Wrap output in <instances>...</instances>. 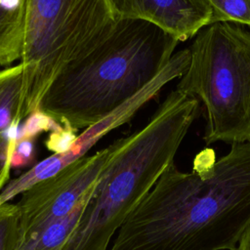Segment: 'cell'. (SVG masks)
Wrapping results in <instances>:
<instances>
[{
	"label": "cell",
	"mask_w": 250,
	"mask_h": 250,
	"mask_svg": "<svg viewBox=\"0 0 250 250\" xmlns=\"http://www.w3.org/2000/svg\"><path fill=\"white\" fill-rule=\"evenodd\" d=\"M116 19L149 21L186 41L216 21L208 0H110Z\"/></svg>",
	"instance_id": "7"
},
{
	"label": "cell",
	"mask_w": 250,
	"mask_h": 250,
	"mask_svg": "<svg viewBox=\"0 0 250 250\" xmlns=\"http://www.w3.org/2000/svg\"><path fill=\"white\" fill-rule=\"evenodd\" d=\"M16 138L0 134V192L8 184L12 169V157L17 144Z\"/></svg>",
	"instance_id": "14"
},
{
	"label": "cell",
	"mask_w": 250,
	"mask_h": 250,
	"mask_svg": "<svg viewBox=\"0 0 250 250\" xmlns=\"http://www.w3.org/2000/svg\"><path fill=\"white\" fill-rule=\"evenodd\" d=\"M216 21H232L250 27V0H208Z\"/></svg>",
	"instance_id": "11"
},
{
	"label": "cell",
	"mask_w": 250,
	"mask_h": 250,
	"mask_svg": "<svg viewBox=\"0 0 250 250\" xmlns=\"http://www.w3.org/2000/svg\"><path fill=\"white\" fill-rule=\"evenodd\" d=\"M76 140L74 130L62 126L50 134L46 141V146L54 153H63L72 148Z\"/></svg>",
	"instance_id": "15"
},
{
	"label": "cell",
	"mask_w": 250,
	"mask_h": 250,
	"mask_svg": "<svg viewBox=\"0 0 250 250\" xmlns=\"http://www.w3.org/2000/svg\"><path fill=\"white\" fill-rule=\"evenodd\" d=\"M19 231V209L14 203L0 206V250H16Z\"/></svg>",
	"instance_id": "12"
},
{
	"label": "cell",
	"mask_w": 250,
	"mask_h": 250,
	"mask_svg": "<svg viewBox=\"0 0 250 250\" xmlns=\"http://www.w3.org/2000/svg\"><path fill=\"white\" fill-rule=\"evenodd\" d=\"M235 250H250V227L240 239Z\"/></svg>",
	"instance_id": "17"
},
{
	"label": "cell",
	"mask_w": 250,
	"mask_h": 250,
	"mask_svg": "<svg viewBox=\"0 0 250 250\" xmlns=\"http://www.w3.org/2000/svg\"><path fill=\"white\" fill-rule=\"evenodd\" d=\"M117 141L93 155L83 156L21 195L17 246L29 236L69 215L95 189ZM17 248V247H16Z\"/></svg>",
	"instance_id": "6"
},
{
	"label": "cell",
	"mask_w": 250,
	"mask_h": 250,
	"mask_svg": "<svg viewBox=\"0 0 250 250\" xmlns=\"http://www.w3.org/2000/svg\"><path fill=\"white\" fill-rule=\"evenodd\" d=\"M24 69L21 63L0 70V134L6 135L21 123L23 100Z\"/></svg>",
	"instance_id": "9"
},
{
	"label": "cell",
	"mask_w": 250,
	"mask_h": 250,
	"mask_svg": "<svg viewBox=\"0 0 250 250\" xmlns=\"http://www.w3.org/2000/svg\"><path fill=\"white\" fill-rule=\"evenodd\" d=\"M26 10L27 0H0V65L21 58Z\"/></svg>",
	"instance_id": "8"
},
{
	"label": "cell",
	"mask_w": 250,
	"mask_h": 250,
	"mask_svg": "<svg viewBox=\"0 0 250 250\" xmlns=\"http://www.w3.org/2000/svg\"><path fill=\"white\" fill-rule=\"evenodd\" d=\"M34 153L33 139L18 140L12 157V167H21L28 164Z\"/></svg>",
	"instance_id": "16"
},
{
	"label": "cell",
	"mask_w": 250,
	"mask_h": 250,
	"mask_svg": "<svg viewBox=\"0 0 250 250\" xmlns=\"http://www.w3.org/2000/svg\"><path fill=\"white\" fill-rule=\"evenodd\" d=\"M199 105L197 98L175 89L145 127L116 140L96 192L62 250H108L113 235L174 163Z\"/></svg>",
	"instance_id": "3"
},
{
	"label": "cell",
	"mask_w": 250,
	"mask_h": 250,
	"mask_svg": "<svg viewBox=\"0 0 250 250\" xmlns=\"http://www.w3.org/2000/svg\"><path fill=\"white\" fill-rule=\"evenodd\" d=\"M62 125L45 113L36 110L31 113L21 128L19 129L18 140L34 139L42 131H55L61 128Z\"/></svg>",
	"instance_id": "13"
},
{
	"label": "cell",
	"mask_w": 250,
	"mask_h": 250,
	"mask_svg": "<svg viewBox=\"0 0 250 250\" xmlns=\"http://www.w3.org/2000/svg\"><path fill=\"white\" fill-rule=\"evenodd\" d=\"M97 187L69 215L51 224L42 231L29 236L17 246L16 250H62L79 223L87 205L95 194Z\"/></svg>",
	"instance_id": "10"
},
{
	"label": "cell",
	"mask_w": 250,
	"mask_h": 250,
	"mask_svg": "<svg viewBox=\"0 0 250 250\" xmlns=\"http://www.w3.org/2000/svg\"><path fill=\"white\" fill-rule=\"evenodd\" d=\"M116 21L110 0H27L21 58L24 69L21 120L38 109L62 69L102 42Z\"/></svg>",
	"instance_id": "5"
},
{
	"label": "cell",
	"mask_w": 250,
	"mask_h": 250,
	"mask_svg": "<svg viewBox=\"0 0 250 250\" xmlns=\"http://www.w3.org/2000/svg\"><path fill=\"white\" fill-rule=\"evenodd\" d=\"M179 42L149 21L117 19L102 42L53 79L37 110L74 131L89 128L148 87Z\"/></svg>",
	"instance_id": "2"
},
{
	"label": "cell",
	"mask_w": 250,
	"mask_h": 250,
	"mask_svg": "<svg viewBox=\"0 0 250 250\" xmlns=\"http://www.w3.org/2000/svg\"><path fill=\"white\" fill-rule=\"evenodd\" d=\"M249 27V26H248ZM215 21L195 35L176 89L201 101L206 145L250 141V28Z\"/></svg>",
	"instance_id": "4"
},
{
	"label": "cell",
	"mask_w": 250,
	"mask_h": 250,
	"mask_svg": "<svg viewBox=\"0 0 250 250\" xmlns=\"http://www.w3.org/2000/svg\"><path fill=\"white\" fill-rule=\"evenodd\" d=\"M250 227V141L185 173L171 164L108 250H235Z\"/></svg>",
	"instance_id": "1"
}]
</instances>
